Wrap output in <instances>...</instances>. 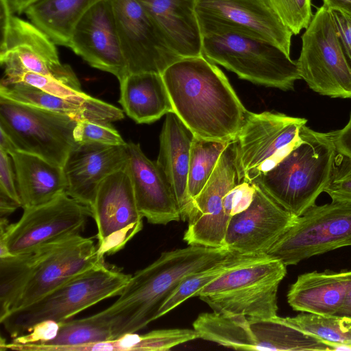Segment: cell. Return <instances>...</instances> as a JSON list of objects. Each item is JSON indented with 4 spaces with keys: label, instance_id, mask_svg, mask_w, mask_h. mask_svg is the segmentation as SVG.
Returning a JSON list of instances; mask_svg holds the SVG:
<instances>
[{
    "label": "cell",
    "instance_id": "cell-37",
    "mask_svg": "<svg viewBox=\"0 0 351 351\" xmlns=\"http://www.w3.org/2000/svg\"><path fill=\"white\" fill-rule=\"evenodd\" d=\"M324 192L332 201L351 203V156L337 153L332 175Z\"/></svg>",
    "mask_w": 351,
    "mask_h": 351
},
{
    "label": "cell",
    "instance_id": "cell-23",
    "mask_svg": "<svg viewBox=\"0 0 351 351\" xmlns=\"http://www.w3.org/2000/svg\"><path fill=\"white\" fill-rule=\"evenodd\" d=\"M170 48L180 58L202 55L196 0H138Z\"/></svg>",
    "mask_w": 351,
    "mask_h": 351
},
{
    "label": "cell",
    "instance_id": "cell-45",
    "mask_svg": "<svg viewBox=\"0 0 351 351\" xmlns=\"http://www.w3.org/2000/svg\"><path fill=\"white\" fill-rule=\"evenodd\" d=\"M323 5L329 10L351 14V0H323Z\"/></svg>",
    "mask_w": 351,
    "mask_h": 351
},
{
    "label": "cell",
    "instance_id": "cell-47",
    "mask_svg": "<svg viewBox=\"0 0 351 351\" xmlns=\"http://www.w3.org/2000/svg\"><path fill=\"white\" fill-rule=\"evenodd\" d=\"M337 316H345L351 318V287L346 293L343 306Z\"/></svg>",
    "mask_w": 351,
    "mask_h": 351
},
{
    "label": "cell",
    "instance_id": "cell-44",
    "mask_svg": "<svg viewBox=\"0 0 351 351\" xmlns=\"http://www.w3.org/2000/svg\"><path fill=\"white\" fill-rule=\"evenodd\" d=\"M21 204L11 199L5 193L0 191V215L1 217H5L13 213Z\"/></svg>",
    "mask_w": 351,
    "mask_h": 351
},
{
    "label": "cell",
    "instance_id": "cell-32",
    "mask_svg": "<svg viewBox=\"0 0 351 351\" xmlns=\"http://www.w3.org/2000/svg\"><path fill=\"white\" fill-rule=\"evenodd\" d=\"M178 343L176 330L162 329L143 335L127 333L112 340L71 347L67 351H166Z\"/></svg>",
    "mask_w": 351,
    "mask_h": 351
},
{
    "label": "cell",
    "instance_id": "cell-20",
    "mask_svg": "<svg viewBox=\"0 0 351 351\" xmlns=\"http://www.w3.org/2000/svg\"><path fill=\"white\" fill-rule=\"evenodd\" d=\"M69 48L119 82L128 75L111 0H101L86 12L75 29Z\"/></svg>",
    "mask_w": 351,
    "mask_h": 351
},
{
    "label": "cell",
    "instance_id": "cell-10",
    "mask_svg": "<svg viewBox=\"0 0 351 351\" xmlns=\"http://www.w3.org/2000/svg\"><path fill=\"white\" fill-rule=\"evenodd\" d=\"M90 217L88 206L64 193L47 203L24 208L15 223L1 217L0 245L12 255L32 253L80 234Z\"/></svg>",
    "mask_w": 351,
    "mask_h": 351
},
{
    "label": "cell",
    "instance_id": "cell-43",
    "mask_svg": "<svg viewBox=\"0 0 351 351\" xmlns=\"http://www.w3.org/2000/svg\"><path fill=\"white\" fill-rule=\"evenodd\" d=\"M337 153L351 156V112L347 124L341 129L330 132Z\"/></svg>",
    "mask_w": 351,
    "mask_h": 351
},
{
    "label": "cell",
    "instance_id": "cell-21",
    "mask_svg": "<svg viewBox=\"0 0 351 351\" xmlns=\"http://www.w3.org/2000/svg\"><path fill=\"white\" fill-rule=\"evenodd\" d=\"M128 157L127 144L77 143L63 166L66 180V193L91 208L101 183L125 166Z\"/></svg>",
    "mask_w": 351,
    "mask_h": 351
},
{
    "label": "cell",
    "instance_id": "cell-13",
    "mask_svg": "<svg viewBox=\"0 0 351 351\" xmlns=\"http://www.w3.org/2000/svg\"><path fill=\"white\" fill-rule=\"evenodd\" d=\"M203 36L233 33L268 42L290 56L293 34L263 0H196Z\"/></svg>",
    "mask_w": 351,
    "mask_h": 351
},
{
    "label": "cell",
    "instance_id": "cell-1",
    "mask_svg": "<svg viewBox=\"0 0 351 351\" xmlns=\"http://www.w3.org/2000/svg\"><path fill=\"white\" fill-rule=\"evenodd\" d=\"M161 74L173 112L195 137L235 140L249 111L216 64L203 54L181 58Z\"/></svg>",
    "mask_w": 351,
    "mask_h": 351
},
{
    "label": "cell",
    "instance_id": "cell-46",
    "mask_svg": "<svg viewBox=\"0 0 351 351\" xmlns=\"http://www.w3.org/2000/svg\"><path fill=\"white\" fill-rule=\"evenodd\" d=\"M0 149L8 154L17 150L12 140L1 129H0Z\"/></svg>",
    "mask_w": 351,
    "mask_h": 351
},
{
    "label": "cell",
    "instance_id": "cell-27",
    "mask_svg": "<svg viewBox=\"0 0 351 351\" xmlns=\"http://www.w3.org/2000/svg\"><path fill=\"white\" fill-rule=\"evenodd\" d=\"M10 155L23 209L47 203L66 193L63 167L24 152L15 150Z\"/></svg>",
    "mask_w": 351,
    "mask_h": 351
},
{
    "label": "cell",
    "instance_id": "cell-22",
    "mask_svg": "<svg viewBox=\"0 0 351 351\" xmlns=\"http://www.w3.org/2000/svg\"><path fill=\"white\" fill-rule=\"evenodd\" d=\"M127 165L138 210L152 224L181 219L173 187L156 161L149 159L138 143L128 142Z\"/></svg>",
    "mask_w": 351,
    "mask_h": 351
},
{
    "label": "cell",
    "instance_id": "cell-34",
    "mask_svg": "<svg viewBox=\"0 0 351 351\" xmlns=\"http://www.w3.org/2000/svg\"><path fill=\"white\" fill-rule=\"evenodd\" d=\"M32 253L0 257V319L12 310L27 278Z\"/></svg>",
    "mask_w": 351,
    "mask_h": 351
},
{
    "label": "cell",
    "instance_id": "cell-33",
    "mask_svg": "<svg viewBox=\"0 0 351 351\" xmlns=\"http://www.w3.org/2000/svg\"><path fill=\"white\" fill-rule=\"evenodd\" d=\"M230 143L194 137L191 147L187 180L188 195L192 202L206 185Z\"/></svg>",
    "mask_w": 351,
    "mask_h": 351
},
{
    "label": "cell",
    "instance_id": "cell-11",
    "mask_svg": "<svg viewBox=\"0 0 351 351\" xmlns=\"http://www.w3.org/2000/svg\"><path fill=\"white\" fill-rule=\"evenodd\" d=\"M306 122L276 112H248L234 140L239 182L252 183L275 166L297 144Z\"/></svg>",
    "mask_w": 351,
    "mask_h": 351
},
{
    "label": "cell",
    "instance_id": "cell-2",
    "mask_svg": "<svg viewBox=\"0 0 351 351\" xmlns=\"http://www.w3.org/2000/svg\"><path fill=\"white\" fill-rule=\"evenodd\" d=\"M229 254L223 247L200 245L164 252L132 275L117 300L94 316L109 326L113 339L136 332L157 319L163 303L186 276L213 265Z\"/></svg>",
    "mask_w": 351,
    "mask_h": 351
},
{
    "label": "cell",
    "instance_id": "cell-26",
    "mask_svg": "<svg viewBox=\"0 0 351 351\" xmlns=\"http://www.w3.org/2000/svg\"><path fill=\"white\" fill-rule=\"evenodd\" d=\"M351 287V271H314L300 274L287 293V302L296 311L338 315Z\"/></svg>",
    "mask_w": 351,
    "mask_h": 351
},
{
    "label": "cell",
    "instance_id": "cell-8",
    "mask_svg": "<svg viewBox=\"0 0 351 351\" xmlns=\"http://www.w3.org/2000/svg\"><path fill=\"white\" fill-rule=\"evenodd\" d=\"M77 122L67 115L0 96V129L16 149L60 167L77 145L73 136Z\"/></svg>",
    "mask_w": 351,
    "mask_h": 351
},
{
    "label": "cell",
    "instance_id": "cell-40",
    "mask_svg": "<svg viewBox=\"0 0 351 351\" xmlns=\"http://www.w3.org/2000/svg\"><path fill=\"white\" fill-rule=\"evenodd\" d=\"M0 191L21 204L12 157L0 149ZM22 207V206H21Z\"/></svg>",
    "mask_w": 351,
    "mask_h": 351
},
{
    "label": "cell",
    "instance_id": "cell-41",
    "mask_svg": "<svg viewBox=\"0 0 351 351\" xmlns=\"http://www.w3.org/2000/svg\"><path fill=\"white\" fill-rule=\"evenodd\" d=\"M59 328V322L43 321L35 325L27 333L13 339L12 342L20 344L43 343L55 338Z\"/></svg>",
    "mask_w": 351,
    "mask_h": 351
},
{
    "label": "cell",
    "instance_id": "cell-14",
    "mask_svg": "<svg viewBox=\"0 0 351 351\" xmlns=\"http://www.w3.org/2000/svg\"><path fill=\"white\" fill-rule=\"evenodd\" d=\"M104 261L93 240L81 234L41 247L32 253L27 278L10 311L33 303Z\"/></svg>",
    "mask_w": 351,
    "mask_h": 351
},
{
    "label": "cell",
    "instance_id": "cell-30",
    "mask_svg": "<svg viewBox=\"0 0 351 351\" xmlns=\"http://www.w3.org/2000/svg\"><path fill=\"white\" fill-rule=\"evenodd\" d=\"M260 256H243L230 252L224 258L213 265L186 276L163 303L158 312L157 319L189 298L195 297L198 291L225 272L250 263Z\"/></svg>",
    "mask_w": 351,
    "mask_h": 351
},
{
    "label": "cell",
    "instance_id": "cell-39",
    "mask_svg": "<svg viewBox=\"0 0 351 351\" xmlns=\"http://www.w3.org/2000/svg\"><path fill=\"white\" fill-rule=\"evenodd\" d=\"M254 193V184L245 181L237 183L223 198L226 214L231 218L247 209L253 200Z\"/></svg>",
    "mask_w": 351,
    "mask_h": 351
},
{
    "label": "cell",
    "instance_id": "cell-18",
    "mask_svg": "<svg viewBox=\"0 0 351 351\" xmlns=\"http://www.w3.org/2000/svg\"><path fill=\"white\" fill-rule=\"evenodd\" d=\"M128 75L162 73L181 58L170 48L138 0H111Z\"/></svg>",
    "mask_w": 351,
    "mask_h": 351
},
{
    "label": "cell",
    "instance_id": "cell-15",
    "mask_svg": "<svg viewBox=\"0 0 351 351\" xmlns=\"http://www.w3.org/2000/svg\"><path fill=\"white\" fill-rule=\"evenodd\" d=\"M0 62L4 77L32 72L82 91L72 68L60 62L56 45L30 21L15 14L1 29Z\"/></svg>",
    "mask_w": 351,
    "mask_h": 351
},
{
    "label": "cell",
    "instance_id": "cell-4",
    "mask_svg": "<svg viewBox=\"0 0 351 351\" xmlns=\"http://www.w3.org/2000/svg\"><path fill=\"white\" fill-rule=\"evenodd\" d=\"M131 276L101 262L33 303L9 312L0 322L14 339L41 322L67 321L104 300L119 296Z\"/></svg>",
    "mask_w": 351,
    "mask_h": 351
},
{
    "label": "cell",
    "instance_id": "cell-29",
    "mask_svg": "<svg viewBox=\"0 0 351 351\" xmlns=\"http://www.w3.org/2000/svg\"><path fill=\"white\" fill-rule=\"evenodd\" d=\"M99 1L37 0L23 13L56 45L69 48L77 25L86 12Z\"/></svg>",
    "mask_w": 351,
    "mask_h": 351
},
{
    "label": "cell",
    "instance_id": "cell-3",
    "mask_svg": "<svg viewBox=\"0 0 351 351\" xmlns=\"http://www.w3.org/2000/svg\"><path fill=\"white\" fill-rule=\"evenodd\" d=\"M337 152L330 132L301 127L295 147L252 183L296 217L314 206L324 192Z\"/></svg>",
    "mask_w": 351,
    "mask_h": 351
},
{
    "label": "cell",
    "instance_id": "cell-38",
    "mask_svg": "<svg viewBox=\"0 0 351 351\" xmlns=\"http://www.w3.org/2000/svg\"><path fill=\"white\" fill-rule=\"evenodd\" d=\"M2 80L10 82H24L48 93L65 98L80 99L88 95L83 91L75 90L53 77L32 72H24L11 77H4Z\"/></svg>",
    "mask_w": 351,
    "mask_h": 351
},
{
    "label": "cell",
    "instance_id": "cell-28",
    "mask_svg": "<svg viewBox=\"0 0 351 351\" xmlns=\"http://www.w3.org/2000/svg\"><path fill=\"white\" fill-rule=\"evenodd\" d=\"M119 102L137 123H151L173 112L161 73H132L119 81Z\"/></svg>",
    "mask_w": 351,
    "mask_h": 351
},
{
    "label": "cell",
    "instance_id": "cell-24",
    "mask_svg": "<svg viewBox=\"0 0 351 351\" xmlns=\"http://www.w3.org/2000/svg\"><path fill=\"white\" fill-rule=\"evenodd\" d=\"M192 132L174 112L166 114L160 134V149L156 162L164 171L174 191L181 219L186 221L192 209L187 191V180Z\"/></svg>",
    "mask_w": 351,
    "mask_h": 351
},
{
    "label": "cell",
    "instance_id": "cell-16",
    "mask_svg": "<svg viewBox=\"0 0 351 351\" xmlns=\"http://www.w3.org/2000/svg\"><path fill=\"white\" fill-rule=\"evenodd\" d=\"M90 209L97 226V252L102 258L121 250L142 230L143 217L127 163L103 180Z\"/></svg>",
    "mask_w": 351,
    "mask_h": 351
},
{
    "label": "cell",
    "instance_id": "cell-7",
    "mask_svg": "<svg viewBox=\"0 0 351 351\" xmlns=\"http://www.w3.org/2000/svg\"><path fill=\"white\" fill-rule=\"evenodd\" d=\"M202 54L240 79L282 90L300 80L297 62L278 47L262 40L226 33L203 36Z\"/></svg>",
    "mask_w": 351,
    "mask_h": 351
},
{
    "label": "cell",
    "instance_id": "cell-17",
    "mask_svg": "<svg viewBox=\"0 0 351 351\" xmlns=\"http://www.w3.org/2000/svg\"><path fill=\"white\" fill-rule=\"evenodd\" d=\"M239 183L234 141L222 153L209 180L193 199L183 239L189 245L223 248L230 217L225 213L223 198Z\"/></svg>",
    "mask_w": 351,
    "mask_h": 351
},
{
    "label": "cell",
    "instance_id": "cell-5",
    "mask_svg": "<svg viewBox=\"0 0 351 351\" xmlns=\"http://www.w3.org/2000/svg\"><path fill=\"white\" fill-rule=\"evenodd\" d=\"M287 266L267 254L232 269L208 284L195 296L213 312L252 317L277 316V293Z\"/></svg>",
    "mask_w": 351,
    "mask_h": 351
},
{
    "label": "cell",
    "instance_id": "cell-19",
    "mask_svg": "<svg viewBox=\"0 0 351 351\" xmlns=\"http://www.w3.org/2000/svg\"><path fill=\"white\" fill-rule=\"evenodd\" d=\"M254 186L251 204L229 221L223 248L230 252L249 256L265 255L297 219L298 217Z\"/></svg>",
    "mask_w": 351,
    "mask_h": 351
},
{
    "label": "cell",
    "instance_id": "cell-9",
    "mask_svg": "<svg viewBox=\"0 0 351 351\" xmlns=\"http://www.w3.org/2000/svg\"><path fill=\"white\" fill-rule=\"evenodd\" d=\"M308 87L332 98H351V66L342 48L330 11L319 8L302 36L296 61Z\"/></svg>",
    "mask_w": 351,
    "mask_h": 351
},
{
    "label": "cell",
    "instance_id": "cell-36",
    "mask_svg": "<svg viewBox=\"0 0 351 351\" xmlns=\"http://www.w3.org/2000/svg\"><path fill=\"white\" fill-rule=\"evenodd\" d=\"M77 143H99L108 145L127 144L118 131L108 122L77 121L73 130Z\"/></svg>",
    "mask_w": 351,
    "mask_h": 351
},
{
    "label": "cell",
    "instance_id": "cell-12",
    "mask_svg": "<svg viewBox=\"0 0 351 351\" xmlns=\"http://www.w3.org/2000/svg\"><path fill=\"white\" fill-rule=\"evenodd\" d=\"M348 246H351V203L332 201L315 204L298 217L267 254L288 266Z\"/></svg>",
    "mask_w": 351,
    "mask_h": 351
},
{
    "label": "cell",
    "instance_id": "cell-31",
    "mask_svg": "<svg viewBox=\"0 0 351 351\" xmlns=\"http://www.w3.org/2000/svg\"><path fill=\"white\" fill-rule=\"evenodd\" d=\"M293 326L332 346L335 350H351V318L301 313L285 317Z\"/></svg>",
    "mask_w": 351,
    "mask_h": 351
},
{
    "label": "cell",
    "instance_id": "cell-35",
    "mask_svg": "<svg viewBox=\"0 0 351 351\" xmlns=\"http://www.w3.org/2000/svg\"><path fill=\"white\" fill-rule=\"evenodd\" d=\"M292 32L306 29L313 17L311 0H263Z\"/></svg>",
    "mask_w": 351,
    "mask_h": 351
},
{
    "label": "cell",
    "instance_id": "cell-25",
    "mask_svg": "<svg viewBox=\"0 0 351 351\" xmlns=\"http://www.w3.org/2000/svg\"><path fill=\"white\" fill-rule=\"evenodd\" d=\"M0 96L63 114L76 121L111 123L124 117L121 109L90 95L80 99L65 98L21 82L1 80Z\"/></svg>",
    "mask_w": 351,
    "mask_h": 351
},
{
    "label": "cell",
    "instance_id": "cell-6",
    "mask_svg": "<svg viewBox=\"0 0 351 351\" xmlns=\"http://www.w3.org/2000/svg\"><path fill=\"white\" fill-rule=\"evenodd\" d=\"M199 337L235 350H335L291 325L285 317H252L204 313L193 324Z\"/></svg>",
    "mask_w": 351,
    "mask_h": 351
},
{
    "label": "cell",
    "instance_id": "cell-42",
    "mask_svg": "<svg viewBox=\"0 0 351 351\" xmlns=\"http://www.w3.org/2000/svg\"><path fill=\"white\" fill-rule=\"evenodd\" d=\"M345 55L351 66V14L330 10Z\"/></svg>",
    "mask_w": 351,
    "mask_h": 351
}]
</instances>
